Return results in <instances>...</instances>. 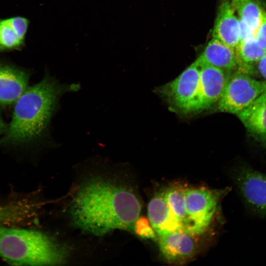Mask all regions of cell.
<instances>
[{
	"mask_svg": "<svg viewBox=\"0 0 266 266\" xmlns=\"http://www.w3.org/2000/svg\"><path fill=\"white\" fill-rule=\"evenodd\" d=\"M256 70L266 81V53L257 63Z\"/></svg>",
	"mask_w": 266,
	"mask_h": 266,
	"instance_id": "cell-20",
	"label": "cell"
},
{
	"mask_svg": "<svg viewBox=\"0 0 266 266\" xmlns=\"http://www.w3.org/2000/svg\"><path fill=\"white\" fill-rule=\"evenodd\" d=\"M254 37L258 44L266 51V11L264 10L261 22L254 33Z\"/></svg>",
	"mask_w": 266,
	"mask_h": 266,
	"instance_id": "cell-18",
	"label": "cell"
},
{
	"mask_svg": "<svg viewBox=\"0 0 266 266\" xmlns=\"http://www.w3.org/2000/svg\"><path fill=\"white\" fill-rule=\"evenodd\" d=\"M200 65V89L197 112L208 109L218 102L233 72L208 65Z\"/></svg>",
	"mask_w": 266,
	"mask_h": 266,
	"instance_id": "cell-8",
	"label": "cell"
},
{
	"mask_svg": "<svg viewBox=\"0 0 266 266\" xmlns=\"http://www.w3.org/2000/svg\"><path fill=\"white\" fill-rule=\"evenodd\" d=\"M66 250L40 231L0 228V257L16 266L53 265L63 262Z\"/></svg>",
	"mask_w": 266,
	"mask_h": 266,
	"instance_id": "cell-3",
	"label": "cell"
},
{
	"mask_svg": "<svg viewBox=\"0 0 266 266\" xmlns=\"http://www.w3.org/2000/svg\"><path fill=\"white\" fill-rule=\"evenodd\" d=\"M200 67L196 60L175 79L159 88V93L173 108L184 113L197 112Z\"/></svg>",
	"mask_w": 266,
	"mask_h": 266,
	"instance_id": "cell-4",
	"label": "cell"
},
{
	"mask_svg": "<svg viewBox=\"0 0 266 266\" xmlns=\"http://www.w3.org/2000/svg\"><path fill=\"white\" fill-rule=\"evenodd\" d=\"M134 186L122 178L94 174L77 186L68 206L72 224L84 232L102 236L116 230H132L142 203Z\"/></svg>",
	"mask_w": 266,
	"mask_h": 266,
	"instance_id": "cell-1",
	"label": "cell"
},
{
	"mask_svg": "<svg viewBox=\"0 0 266 266\" xmlns=\"http://www.w3.org/2000/svg\"><path fill=\"white\" fill-rule=\"evenodd\" d=\"M266 90V81L236 69L230 75L217 102L221 112L237 114Z\"/></svg>",
	"mask_w": 266,
	"mask_h": 266,
	"instance_id": "cell-5",
	"label": "cell"
},
{
	"mask_svg": "<svg viewBox=\"0 0 266 266\" xmlns=\"http://www.w3.org/2000/svg\"><path fill=\"white\" fill-rule=\"evenodd\" d=\"M236 115L249 135L266 149V90Z\"/></svg>",
	"mask_w": 266,
	"mask_h": 266,
	"instance_id": "cell-10",
	"label": "cell"
},
{
	"mask_svg": "<svg viewBox=\"0 0 266 266\" xmlns=\"http://www.w3.org/2000/svg\"><path fill=\"white\" fill-rule=\"evenodd\" d=\"M29 78L23 69L0 62V104L15 102L29 87Z\"/></svg>",
	"mask_w": 266,
	"mask_h": 266,
	"instance_id": "cell-11",
	"label": "cell"
},
{
	"mask_svg": "<svg viewBox=\"0 0 266 266\" xmlns=\"http://www.w3.org/2000/svg\"><path fill=\"white\" fill-rule=\"evenodd\" d=\"M197 60L228 72L237 69V58L235 49L220 40L212 38Z\"/></svg>",
	"mask_w": 266,
	"mask_h": 266,
	"instance_id": "cell-12",
	"label": "cell"
},
{
	"mask_svg": "<svg viewBox=\"0 0 266 266\" xmlns=\"http://www.w3.org/2000/svg\"><path fill=\"white\" fill-rule=\"evenodd\" d=\"M6 126L3 120L0 110V136L3 134L6 130Z\"/></svg>",
	"mask_w": 266,
	"mask_h": 266,
	"instance_id": "cell-21",
	"label": "cell"
},
{
	"mask_svg": "<svg viewBox=\"0 0 266 266\" xmlns=\"http://www.w3.org/2000/svg\"><path fill=\"white\" fill-rule=\"evenodd\" d=\"M35 204L18 201L0 206V224L23 223L33 215Z\"/></svg>",
	"mask_w": 266,
	"mask_h": 266,
	"instance_id": "cell-15",
	"label": "cell"
},
{
	"mask_svg": "<svg viewBox=\"0 0 266 266\" xmlns=\"http://www.w3.org/2000/svg\"><path fill=\"white\" fill-rule=\"evenodd\" d=\"M212 36L235 49L241 41L240 22L231 0H222L212 31Z\"/></svg>",
	"mask_w": 266,
	"mask_h": 266,
	"instance_id": "cell-9",
	"label": "cell"
},
{
	"mask_svg": "<svg viewBox=\"0 0 266 266\" xmlns=\"http://www.w3.org/2000/svg\"><path fill=\"white\" fill-rule=\"evenodd\" d=\"M240 21L255 33L264 9L259 0H231Z\"/></svg>",
	"mask_w": 266,
	"mask_h": 266,
	"instance_id": "cell-14",
	"label": "cell"
},
{
	"mask_svg": "<svg viewBox=\"0 0 266 266\" xmlns=\"http://www.w3.org/2000/svg\"><path fill=\"white\" fill-rule=\"evenodd\" d=\"M195 235L177 231L158 236L160 251L167 262L181 264L192 258L198 250Z\"/></svg>",
	"mask_w": 266,
	"mask_h": 266,
	"instance_id": "cell-7",
	"label": "cell"
},
{
	"mask_svg": "<svg viewBox=\"0 0 266 266\" xmlns=\"http://www.w3.org/2000/svg\"><path fill=\"white\" fill-rule=\"evenodd\" d=\"M133 231L139 237L144 239L157 240L158 237L152 227L149 219L144 217H139L135 222Z\"/></svg>",
	"mask_w": 266,
	"mask_h": 266,
	"instance_id": "cell-17",
	"label": "cell"
},
{
	"mask_svg": "<svg viewBox=\"0 0 266 266\" xmlns=\"http://www.w3.org/2000/svg\"><path fill=\"white\" fill-rule=\"evenodd\" d=\"M78 88L77 84H61L48 74L29 87L15 102L11 122L0 138V145L29 144L43 138L60 97Z\"/></svg>",
	"mask_w": 266,
	"mask_h": 266,
	"instance_id": "cell-2",
	"label": "cell"
},
{
	"mask_svg": "<svg viewBox=\"0 0 266 266\" xmlns=\"http://www.w3.org/2000/svg\"><path fill=\"white\" fill-rule=\"evenodd\" d=\"M8 19L19 37L24 40L28 27V20L21 17H15Z\"/></svg>",
	"mask_w": 266,
	"mask_h": 266,
	"instance_id": "cell-19",
	"label": "cell"
},
{
	"mask_svg": "<svg viewBox=\"0 0 266 266\" xmlns=\"http://www.w3.org/2000/svg\"><path fill=\"white\" fill-rule=\"evenodd\" d=\"M237 69L251 76L256 72V66L266 53L256 41L254 36L241 40L235 49Z\"/></svg>",
	"mask_w": 266,
	"mask_h": 266,
	"instance_id": "cell-13",
	"label": "cell"
},
{
	"mask_svg": "<svg viewBox=\"0 0 266 266\" xmlns=\"http://www.w3.org/2000/svg\"><path fill=\"white\" fill-rule=\"evenodd\" d=\"M23 42L24 40L18 35L8 19L0 20V51L18 48Z\"/></svg>",
	"mask_w": 266,
	"mask_h": 266,
	"instance_id": "cell-16",
	"label": "cell"
},
{
	"mask_svg": "<svg viewBox=\"0 0 266 266\" xmlns=\"http://www.w3.org/2000/svg\"><path fill=\"white\" fill-rule=\"evenodd\" d=\"M230 176L247 209L266 218V174L243 164L232 169Z\"/></svg>",
	"mask_w": 266,
	"mask_h": 266,
	"instance_id": "cell-6",
	"label": "cell"
}]
</instances>
